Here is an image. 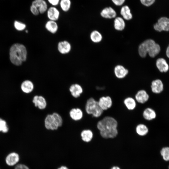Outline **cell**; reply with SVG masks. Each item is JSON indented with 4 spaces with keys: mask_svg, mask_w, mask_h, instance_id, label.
<instances>
[{
    "mask_svg": "<svg viewBox=\"0 0 169 169\" xmlns=\"http://www.w3.org/2000/svg\"><path fill=\"white\" fill-rule=\"evenodd\" d=\"M26 33H28V31L27 30H26Z\"/></svg>",
    "mask_w": 169,
    "mask_h": 169,
    "instance_id": "b9f144b4",
    "label": "cell"
},
{
    "mask_svg": "<svg viewBox=\"0 0 169 169\" xmlns=\"http://www.w3.org/2000/svg\"><path fill=\"white\" fill-rule=\"evenodd\" d=\"M46 12L49 20L57 21L60 17V12L56 7L52 6L49 8Z\"/></svg>",
    "mask_w": 169,
    "mask_h": 169,
    "instance_id": "4fadbf2b",
    "label": "cell"
},
{
    "mask_svg": "<svg viewBox=\"0 0 169 169\" xmlns=\"http://www.w3.org/2000/svg\"><path fill=\"white\" fill-rule=\"evenodd\" d=\"M113 3L116 6H122L125 2V0H111Z\"/></svg>",
    "mask_w": 169,
    "mask_h": 169,
    "instance_id": "d590c367",
    "label": "cell"
},
{
    "mask_svg": "<svg viewBox=\"0 0 169 169\" xmlns=\"http://www.w3.org/2000/svg\"><path fill=\"white\" fill-rule=\"evenodd\" d=\"M90 38L92 41L95 43L100 42L102 38L101 33L97 30L93 31L91 33Z\"/></svg>",
    "mask_w": 169,
    "mask_h": 169,
    "instance_id": "f1b7e54d",
    "label": "cell"
},
{
    "mask_svg": "<svg viewBox=\"0 0 169 169\" xmlns=\"http://www.w3.org/2000/svg\"><path fill=\"white\" fill-rule=\"evenodd\" d=\"M156 66L159 70L161 73L166 72L169 69V65L163 58H159L156 60Z\"/></svg>",
    "mask_w": 169,
    "mask_h": 169,
    "instance_id": "44dd1931",
    "label": "cell"
},
{
    "mask_svg": "<svg viewBox=\"0 0 169 169\" xmlns=\"http://www.w3.org/2000/svg\"><path fill=\"white\" fill-rule=\"evenodd\" d=\"M82 140L86 143H89L93 140L94 134L92 131L89 129H85L80 133Z\"/></svg>",
    "mask_w": 169,
    "mask_h": 169,
    "instance_id": "ffe728a7",
    "label": "cell"
},
{
    "mask_svg": "<svg viewBox=\"0 0 169 169\" xmlns=\"http://www.w3.org/2000/svg\"><path fill=\"white\" fill-rule=\"evenodd\" d=\"M34 85L32 81L27 80L23 81L21 85L22 91L26 94H29L33 91Z\"/></svg>",
    "mask_w": 169,
    "mask_h": 169,
    "instance_id": "d4e9b609",
    "label": "cell"
},
{
    "mask_svg": "<svg viewBox=\"0 0 169 169\" xmlns=\"http://www.w3.org/2000/svg\"><path fill=\"white\" fill-rule=\"evenodd\" d=\"M118 123L114 117L106 116L98 121L96 127L99 131L100 136L105 139H112L118 135Z\"/></svg>",
    "mask_w": 169,
    "mask_h": 169,
    "instance_id": "6da1fadb",
    "label": "cell"
},
{
    "mask_svg": "<svg viewBox=\"0 0 169 169\" xmlns=\"http://www.w3.org/2000/svg\"><path fill=\"white\" fill-rule=\"evenodd\" d=\"M114 27L115 29L118 31L123 30L125 27L124 19L120 17H116L114 20Z\"/></svg>",
    "mask_w": 169,
    "mask_h": 169,
    "instance_id": "4316f807",
    "label": "cell"
},
{
    "mask_svg": "<svg viewBox=\"0 0 169 169\" xmlns=\"http://www.w3.org/2000/svg\"><path fill=\"white\" fill-rule=\"evenodd\" d=\"M166 53L167 57L169 59V44L166 48Z\"/></svg>",
    "mask_w": 169,
    "mask_h": 169,
    "instance_id": "f35d334b",
    "label": "cell"
},
{
    "mask_svg": "<svg viewBox=\"0 0 169 169\" xmlns=\"http://www.w3.org/2000/svg\"><path fill=\"white\" fill-rule=\"evenodd\" d=\"M30 11L35 16H37L40 14L37 8L33 5H31L30 8Z\"/></svg>",
    "mask_w": 169,
    "mask_h": 169,
    "instance_id": "e575fe53",
    "label": "cell"
},
{
    "mask_svg": "<svg viewBox=\"0 0 169 169\" xmlns=\"http://www.w3.org/2000/svg\"><path fill=\"white\" fill-rule=\"evenodd\" d=\"M9 54L11 62L15 65L19 66L26 60L27 52L24 45L17 43L12 46L10 48Z\"/></svg>",
    "mask_w": 169,
    "mask_h": 169,
    "instance_id": "7a4b0ae2",
    "label": "cell"
},
{
    "mask_svg": "<svg viewBox=\"0 0 169 169\" xmlns=\"http://www.w3.org/2000/svg\"><path fill=\"white\" fill-rule=\"evenodd\" d=\"M142 116L146 121H151L155 120L157 116L156 113L153 108L148 107L145 108L143 111Z\"/></svg>",
    "mask_w": 169,
    "mask_h": 169,
    "instance_id": "7c38bea8",
    "label": "cell"
},
{
    "mask_svg": "<svg viewBox=\"0 0 169 169\" xmlns=\"http://www.w3.org/2000/svg\"><path fill=\"white\" fill-rule=\"evenodd\" d=\"M134 98L137 103L143 104L148 101L150 95L145 90L141 89L137 92Z\"/></svg>",
    "mask_w": 169,
    "mask_h": 169,
    "instance_id": "52a82bcc",
    "label": "cell"
},
{
    "mask_svg": "<svg viewBox=\"0 0 169 169\" xmlns=\"http://www.w3.org/2000/svg\"><path fill=\"white\" fill-rule=\"evenodd\" d=\"M120 14L123 18L126 20H129L132 18L133 16L130 7L127 5L122 6L120 10Z\"/></svg>",
    "mask_w": 169,
    "mask_h": 169,
    "instance_id": "484cf974",
    "label": "cell"
},
{
    "mask_svg": "<svg viewBox=\"0 0 169 169\" xmlns=\"http://www.w3.org/2000/svg\"><path fill=\"white\" fill-rule=\"evenodd\" d=\"M45 28L50 33L54 34L58 31L59 26L56 21L49 20L45 23Z\"/></svg>",
    "mask_w": 169,
    "mask_h": 169,
    "instance_id": "7402d4cb",
    "label": "cell"
},
{
    "mask_svg": "<svg viewBox=\"0 0 169 169\" xmlns=\"http://www.w3.org/2000/svg\"><path fill=\"white\" fill-rule=\"evenodd\" d=\"M98 102L99 106L104 111L110 108L113 105L112 100L109 96L101 97Z\"/></svg>",
    "mask_w": 169,
    "mask_h": 169,
    "instance_id": "30bf717a",
    "label": "cell"
},
{
    "mask_svg": "<svg viewBox=\"0 0 169 169\" xmlns=\"http://www.w3.org/2000/svg\"><path fill=\"white\" fill-rule=\"evenodd\" d=\"M114 74L116 77L119 79L125 78L128 74V70L123 66L119 65L114 69Z\"/></svg>",
    "mask_w": 169,
    "mask_h": 169,
    "instance_id": "ac0fdd59",
    "label": "cell"
},
{
    "mask_svg": "<svg viewBox=\"0 0 169 169\" xmlns=\"http://www.w3.org/2000/svg\"><path fill=\"white\" fill-rule=\"evenodd\" d=\"M100 15L103 18L112 19L116 17L117 13L113 8L108 7L103 9L100 13Z\"/></svg>",
    "mask_w": 169,
    "mask_h": 169,
    "instance_id": "2e32d148",
    "label": "cell"
},
{
    "mask_svg": "<svg viewBox=\"0 0 169 169\" xmlns=\"http://www.w3.org/2000/svg\"><path fill=\"white\" fill-rule=\"evenodd\" d=\"M154 29L158 32L169 31V18L166 17L160 18L153 26Z\"/></svg>",
    "mask_w": 169,
    "mask_h": 169,
    "instance_id": "8992f818",
    "label": "cell"
},
{
    "mask_svg": "<svg viewBox=\"0 0 169 169\" xmlns=\"http://www.w3.org/2000/svg\"><path fill=\"white\" fill-rule=\"evenodd\" d=\"M123 103L126 108L130 111L135 110L137 104L135 98L131 96L125 98L124 100Z\"/></svg>",
    "mask_w": 169,
    "mask_h": 169,
    "instance_id": "cb8c5ba5",
    "label": "cell"
},
{
    "mask_svg": "<svg viewBox=\"0 0 169 169\" xmlns=\"http://www.w3.org/2000/svg\"><path fill=\"white\" fill-rule=\"evenodd\" d=\"M32 102L34 106L40 110H44L47 106L46 100L42 95H35L33 98Z\"/></svg>",
    "mask_w": 169,
    "mask_h": 169,
    "instance_id": "8fae6325",
    "label": "cell"
},
{
    "mask_svg": "<svg viewBox=\"0 0 169 169\" xmlns=\"http://www.w3.org/2000/svg\"><path fill=\"white\" fill-rule=\"evenodd\" d=\"M141 3L146 7H150L153 5L156 0H140Z\"/></svg>",
    "mask_w": 169,
    "mask_h": 169,
    "instance_id": "836d02e7",
    "label": "cell"
},
{
    "mask_svg": "<svg viewBox=\"0 0 169 169\" xmlns=\"http://www.w3.org/2000/svg\"><path fill=\"white\" fill-rule=\"evenodd\" d=\"M150 87L151 93L156 94L161 93L164 89L163 83L160 79L153 80L151 83Z\"/></svg>",
    "mask_w": 169,
    "mask_h": 169,
    "instance_id": "ba28073f",
    "label": "cell"
},
{
    "mask_svg": "<svg viewBox=\"0 0 169 169\" xmlns=\"http://www.w3.org/2000/svg\"><path fill=\"white\" fill-rule=\"evenodd\" d=\"M57 49L59 53L63 55L69 53L72 49L70 43L68 41L64 40L59 42L57 46Z\"/></svg>",
    "mask_w": 169,
    "mask_h": 169,
    "instance_id": "9c48e42d",
    "label": "cell"
},
{
    "mask_svg": "<svg viewBox=\"0 0 169 169\" xmlns=\"http://www.w3.org/2000/svg\"><path fill=\"white\" fill-rule=\"evenodd\" d=\"M160 153L163 160L169 162V146L163 147L160 151Z\"/></svg>",
    "mask_w": 169,
    "mask_h": 169,
    "instance_id": "f546056e",
    "label": "cell"
},
{
    "mask_svg": "<svg viewBox=\"0 0 169 169\" xmlns=\"http://www.w3.org/2000/svg\"><path fill=\"white\" fill-rule=\"evenodd\" d=\"M52 6L56 7L59 4L60 0H47Z\"/></svg>",
    "mask_w": 169,
    "mask_h": 169,
    "instance_id": "8d00e7d4",
    "label": "cell"
},
{
    "mask_svg": "<svg viewBox=\"0 0 169 169\" xmlns=\"http://www.w3.org/2000/svg\"><path fill=\"white\" fill-rule=\"evenodd\" d=\"M8 130L9 128L6 121L0 118V132L6 133Z\"/></svg>",
    "mask_w": 169,
    "mask_h": 169,
    "instance_id": "1f68e13d",
    "label": "cell"
},
{
    "mask_svg": "<svg viewBox=\"0 0 169 169\" xmlns=\"http://www.w3.org/2000/svg\"><path fill=\"white\" fill-rule=\"evenodd\" d=\"M14 169H29L28 167L23 164H18L15 167Z\"/></svg>",
    "mask_w": 169,
    "mask_h": 169,
    "instance_id": "74e56055",
    "label": "cell"
},
{
    "mask_svg": "<svg viewBox=\"0 0 169 169\" xmlns=\"http://www.w3.org/2000/svg\"><path fill=\"white\" fill-rule=\"evenodd\" d=\"M14 26L16 29L19 31L23 30L26 27L25 24L17 21H15Z\"/></svg>",
    "mask_w": 169,
    "mask_h": 169,
    "instance_id": "d6a6232c",
    "label": "cell"
},
{
    "mask_svg": "<svg viewBox=\"0 0 169 169\" xmlns=\"http://www.w3.org/2000/svg\"><path fill=\"white\" fill-rule=\"evenodd\" d=\"M32 4L36 7L41 14L46 12L48 8L47 3L45 0H34Z\"/></svg>",
    "mask_w": 169,
    "mask_h": 169,
    "instance_id": "d6986e66",
    "label": "cell"
},
{
    "mask_svg": "<svg viewBox=\"0 0 169 169\" xmlns=\"http://www.w3.org/2000/svg\"><path fill=\"white\" fill-rule=\"evenodd\" d=\"M70 118L73 120L78 121L81 120L84 116V113L82 110L78 108L71 109L69 112Z\"/></svg>",
    "mask_w": 169,
    "mask_h": 169,
    "instance_id": "e0dca14e",
    "label": "cell"
},
{
    "mask_svg": "<svg viewBox=\"0 0 169 169\" xmlns=\"http://www.w3.org/2000/svg\"><path fill=\"white\" fill-rule=\"evenodd\" d=\"M86 114L95 118H98L102 115L104 111L99 106L98 101L91 97L86 101L84 105Z\"/></svg>",
    "mask_w": 169,
    "mask_h": 169,
    "instance_id": "3957f363",
    "label": "cell"
},
{
    "mask_svg": "<svg viewBox=\"0 0 169 169\" xmlns=\"http://www.w3.org/2000/svg\"><path fill=\"white\" fill-rule=\"evenodd\" d=\"M44 125L46 129L55 131L60 127L59 123L52 114H48L44 120Z\"/></svg>",
    "mask_w": 169,
    "mask_h": 169,
    "instance_id": "5b68a950",
    "label": "cell"
},
{
    "mask_svg": "<svg viewBox=\"0 0 169 169\" xmlns=\"http://www.w3.org/2000/svg\"><path fill=\"white\" fill-rule=\"evenodd\" d=\"M20 160L18 154L15 152H12L9 153L5 158L6 164L8 166H12L16 165Z\"/></svg>",
    "mask_w": 169,
    "mask_h": 169,
    "instance_id": "9a60e30c",
    "label": "cell"
},
{
    "mask_svg": "<svg viewBox=\"0 0 169 169\" xmlns=\"http://www.w3.org/2000/svg\"><path fill=\"white\" fill-rule=\"evenodd\" d=\"M69 90L71 95L75 98L79 97L83 92L82 87L78 83L71 84L69 87Z\"/></svg>",
    "mask_w": 169,
    "mask_h": 169,
    "instance_id": "5bb4252c",
    "label": "cell"
},
{
    "mask_svg": "<svg viewBox=\"0 0 169 169\" xmlns=\"http://www.w3.org/2000/svg\"><path fill=\"white\" fill-rule=\"evenodd\" d=\"M161 47L160 45L156 43L148 52L149 55L151 58H154L160 52Z\"/></svg>",
    "mask_w": 169,
    "mask_h": 169,
    "instance_id": "4dcf8cb0",
    "label": "cell"
},
{
    "mask_svg": "<svg viewBox=\"0 0 169 169\" xmlns=\"http://www.w3.org/2000/svg\"><path fill=\"white\" fill-rule=\"evenodd\" d=\"M136 134L139 136L144 137L149 133V129L147 126L144 123H139L135 127Z\"/></svg>",
    "mask_w": 169,
    "mask_h": 169,
    "instance_id": "603a6c76",
    "label": "cell"
},
{
    "mask_svg": "<svg viewBox=\"0 0 169 169\" xmlns=\"http://www.w3.org/2000/svg\"><path fill=\"white\" fill-rule=\"evenodd\" d=\"M57 169H69L68 167L66 166H62L59 168H58Z\"/></svg>",
    "mask_w": 169,
    "mask_h": 169,
    "instance_id": "60d3db41",
    "label": "cell"
},
{
    "mask_svg": "<svg viewBox=\"0 0 169 169\" xmlns=\"http://www.w3.org/2000/svg\"><path fill=\"white\" fill-rule=\"evenodd\" d=\"M168 169H169V164L168 166Z\"/></svg>",
    "mask_w": 169,
    "mask_h": 169,
    "instance_id": "7bdbcfd3",
    "label": "cell"
},
{
    "mask_svg": "<svg viewBox=\"0 0 169 169\" xmlns=\"http://www.w3.org/2000/svg\"><path fill=\"white\" fill-rule=\"evenodd\" d=\"M156 43L154 40L151 39H146L141 43L138 47V53L140 56L142 58L145 57Z\"/></svg>",
    "mask_w": 169,
    "mask_h": 169,
    "instance_id": "277c9868",
    "label": "cell"
},
{
    "mask_svg": "<svg viewBox=\"0 0 169 169\" xmlns=\"http://www.w3.org/2000/svg\"><path fill=\"white\" fill-rule=\"evenodd\" d=\"M110 169H121V168L118 166H112Z\"/></svg>",
    "mask_w": 169,
    "mask_h": 169,
    "instance_id": "ab89813d",
    "label": "cell"
},
{
    "mask_svg": "<svg viewBox=\"0 0 169 169\" xmlns=\"http://www.w3.org/2000/svg\"><path fill=\"white\" fill-rule=\"evenodd\" d=\"M59 5L62 11L65 12H68L69 11L71 7V0H60Z\"/></svg>",
    "mask_w": 169,
    "mask_h": 169,
    "instance_id": "83f0119b",
    "label": "cell"
}]
</instances>
